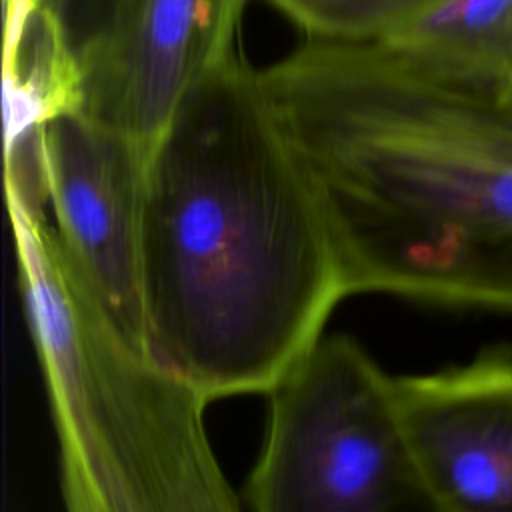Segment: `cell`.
<instances>
[{
	"instance_id": "cell-1",
	"label": "cell",
	"mask_w": 512,
	"mask_h": 512,
	"mask_svg": "<svg viewBox=\"0 0 512 512\" xmlns=\"http://www.w3.org/2000/svg\"><path fill=\"white\" fill-rule=\"evenodd\" d=\"M138 274L148 354L210 400L268 394L348 296L332 194L240 52L152 150Z\"/></svg>"
},
{
	"instance_id": "cell-2",
	"label": "cell",
	"mask_w": 512,
	"mask_h": 512,
	"mask_svg": "<svg viewBox=\"0 0 512 512\" xmlns=\"http://www.w3.org/2000/svg\"><path fill=\"white\" fill-rule=\"evenodd\" d=\"M262 86L336 210L346 294L512 314V98L382 42L306 40Z\"/></svg>"
},
{
	"instance_id": "cell-3",
	"label": "cell",
	"mask_w": 512,
	"mask_h": 512,
	"mask_svg": "<svg viewBox=\"0 0 512 512\" xmlns=\"http://www.w3.org/2000/svg\"><path fill=\"white\" fill-rule=\"evenodd\" d=\"M6 200L64 512H242L206 432L210 398L122 330L46 210Z\"/></svg>"
},
{
	"instance_id": "cell-4",
	"label": "cell",
	"mask_w": 512,
	"mask_h": 512,
	"mask_svg": "<svg viewBox=\"0 0 512 512\" xmlns=\"http://www.w3.org/2000/svg\"><path fill=\"white\" fill-rule=\"evenodd\" d=\"M250 512H442L394 378L348 334L320 336L268 392Z\"/></svg>"
},
{
	"instance_id": "cell-5",
	"label": "cell",
	"mask_w": 512,
	"mask_h": 512,
	"mask_svg": "<svg viewBox=\"0 0 512 512\" xmlns=\"http://www.w3.org/2000/svg\"><path fill=\"white\" fill-rule=\"evenodd\" d=\"M42 140L56 234L106 310L146 350L138 240L152 148L80 108L48 118Z\"/></svg>"
},
{
	"instance_id": "cell-6",
	"label": "cell",
	"mask_w": 512,
	"mask_h": 512,
	"mask_svg": "<svg viewBox=\"0 0 512 512\" xmlns=\"http://www.w3.org/2000/svg\"><path fill=\"white\" fill-rule=\"evenodd\" d=\"M248 0H136L84 68L80 110L154 150L188 96L238 50Z\"/></svg>"
},
{
	"instance_id": "cell-7",
	"label": "cell",
	"mask_w": 512,
	"mask_h": 512,
	"mask_svg": "<svg viewBox=\"0 0 512 512\" xmlns=\"http://www.w3.org/2000/svg\"><path fill=\"white\" fill-rule=\"evenodd\" d=\"M394 394L442 512H512V346L394 378Z\"/></svg>"
},
{
	"instance_id": "cell-8",
	"label": "cell",
	"mask_w": 512,
	"mask_h": 512,
	"mask_svg": "<svg viewBox=\"0 0 512 512\" xmlns=\"http://www.w3.org/2000/svg\"><path fill=\"white\" fill-rule=\"evenodd\" d=\"M382 44L440 76L506 90L512 80V0H438Z\"/></svg>"
},
{
	"instance_id": "cell-9",
	"label": "cell",
	"mask_w": 512,
	"mask_h": 512,
	"mask_svg": "<svg viewBox=\"0 0 512 512\" xmlns=\"http://www.w3.org/2000/svg\"><path fill=\"white\" fill-rule=\"evenodd\" d=\"M306 40L372 44L400 30L438 0H264Z\"/></svg>"
},
{
	"instance_id": "cell-10",
	"label": "cell",
	"mask_w": 512,
	"mask_h": 512,
	"mask_svg": "<svg viewBox=\"0 0 512 512\" xmlns=\"http://www.w3.org/2000/svg\"><path fill=\"white\" fill-rule=\"evenodd\" d=\"M80 72L108 46L136 0H36Z\"/></svg>"
},
{
	"instance_id": "cell-11",
	"label": "cell",
	"mask_w": 512,
	"mask_h": 512,
	"mask_svg": "<svg viewBox=\"0 0 512 512\" xmlns=\"http://www.w3.org/2000/svg\"><path fill=\"white\" fill-rule=\"evenodd\" d=\"M30 2H36V0H4L6 6H18V4H30Z\"/></svg>"
},
{
	"instance_id": "cell-12",
	"label": "cell",
	"mask_w": 512,
	"mask_h": 512,
	"mask_svg": "<svg viewBox=\"0 0 512 512\" xmlns=\"http://www.w3.org/2000/svg\"><path fill=\"white\" fill-rule=\"evenodd\" d=\"M504 92H506V94H508V96H510V98H512V80H510V84H508V88H506V90H504Z\"/></svg>"
}]
</instances>
